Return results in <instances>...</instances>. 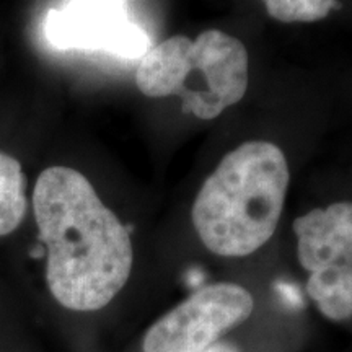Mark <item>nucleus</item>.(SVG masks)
<instances>
[{"instance_id":"f257e3e1","label":"nucleus","mask_w":352,"mask_h":352,"mask_svg":"<svg viewBox=\"0 0 352 352\" xmlns=\"http://www.w3.org/2000/svg\"><path fill=\"white\" fill-rule=\"evenodd\" d=\"M33 210L52 297L74 311L107 307L131 276L129 230L70 166H50L38 176Z\"/></svg>"},{"instance_id":"f03ea898","label":"nucleus","mask_w":352,"mask_h":352,"mask_svg":"<svg viewBox=\"0 0 352 352\" xmlns=\"http://www.w3.org/2000/svg\"><path fill=\"white\" fill-rule=\"evenodd\" d=\"M290 183L287 158L270 140H248L220 160L197 191L192 226L217 256L243 258L274 235Z\"/></svg>"},{"instance_id":"7ed1b4c3","label":"nucleus","mask_w":352,"mask_h":352,"mask_svg":"<svg viewBox=\"0 0 352 352\" xmlns=\"http://www.w3.org/2000/svg\"><path fill=\"white\" fill-rule=\"evenodd\" d=\"M135 87L148 98L182 100L184 114L212 121L248 90L250 57L239 38L206 30L196 39L176 34L140 57Z\"/></svg>"},{"instance_id":"20e7f679","label":"nucleus","mask_w":352,"mask_h":352,"mask_svg":"<svg viewBox=\"0 0 352 352\" xmlns=\"http://www.w3.org/2000/svg\"><path fill=\"white\" fill-rule=\"evenodd\" d=\"M297 254L308 272L307 294L328 320L352 318V202L342 201L294 220Z\"/></svg>"},{"instance_id":"39448f33","label":"nucleus","mask_w":352,"mask_h":352,"mask_svg":"<svg viewBox=\"0 0 352 352\" xmlns=\"http://www.w3.org/2000/svg\"><path fill=\"white\" fill-rule=\"evenodd\" d=\"M253 308L254 298L243 285H204L152 324L144 352H202L243 323Z\"/></svg>"},{"instance_id":"423d86ee","label":"nucleus","mask_w":352,"mask_h":352,"mask_svg":"<svg viewBox=\"0 0 352 352\" xmlns=\"http://www.w3.org/2000/svg\"><path fill=\"white\" fill-rule=\"evenodd\" d=\"M47 41L57 50L90 51L140 59L151 38L127 15L126 0H70L50 10L44 21Z\"/></svg>"},{"instance_id":"0eeeda50","label":"nucleus","mask_w":352,"mask_h":352,"mask_svg":"<svg viewBox=\"0 0 352 352\" xmlns=\"http://www.w3.org/2000/svg\"><path fill=\"white\" fill-rule=\"evenodd\" d=\"M26 176L15 157L0 151V236L10 235L23 222L26 201Z\"/></svg>"},{"instance_id":"6e6552de","label":"nucleus","mask_w":352,"mask_h":352,"mask_svg":"<svg viewBox=\"0 0 352 352\" xmlns=\"http://www.w3.org/2000/svg\"><path fill=\"white\" fill-rule=\"evenodd\" d=\"M272 20L280 23H314L327 19L336 0H263Z\"/></svg>"},{"instance_id":"1a4fd4ad","label":"nucleus","mask_w":352,"mask_h":352,"mask_svg":"<svg viewBox=\"0 0 352 352\" xmlns=\"http://www.w3.org/2000/svg\"><path fill=\"white\" fill-rule=\"evenodd\" d=\"M280 292H283V297L284 300L289 303L292 308H297V307H302V300H300V296H298L297 292H292L289 287H280Z\"/></svg>"},{"instance_id":"9d476101","label":"nucleus","mask_w":352,"mask_h":352,"mask_svg":"<svg viewBox=\"0 0 352 352\" xmlns=\"http://www.w3.org/2000/svg\"><path fill=\"white\" fill-rule=\"evenodd\" d=\"M202 352H240V349L239 347L230 344V342H219L217 341L215 344L208 347V349H204Z\"/></svg>"}]
</instances>
